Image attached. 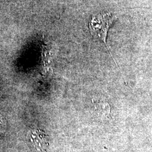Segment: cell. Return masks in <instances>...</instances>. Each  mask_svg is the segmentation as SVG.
Wrapping results in <instances>:
<instances>
[{
    "mask_svg": "<svg viewBox=\"0 0 152 152\" xmlns=\"http://www.w3.org/2000/svg\"><path fill=\"white\" fill-rule=\"evenodd\" d=\"M93 103L94 113L99 120L105 121L110 118V107L107 101L97 100L93 101Z\"/></svg>",
    "mask_w": 152,
    "mask_h": 152,
    "instance_id": "obj_2",
    "label": "cell"
},
{
    "mask_svg": "<svg viewBox=\"0 0 152 152\" xmlns=\"http://www.w3.org/2000/svg\"><path fill=\"white\" fill-rule=\"evenodd\" d=\"M115 19L116 16L112 15L110 13L100 14L92 17L88 26L91 35L94 38L102 41L105 44L115 63L117 64L107 44V36L109 28Z\"/></svg>",
    "mask_w": 152,
    "mask_h": 152,
    "instance_id": "obj_1",
    "label": "cell"
},
{
    "mask_svg": "<svg viewBox=\"0 0 152 152\" xmlns=\"http://www.w3.org/2000/svg\"><path fill=\"white\" fill-rule=\"evenodd\" d=\"M32 141L34 147L41 152L45 151L48 145L47 136L41 131L36 132L35 135H32Z\"/></svg>",
    "mask_w": 152,
    "mask_h": 152,
    "instance_id": "obj_3",
    "label": "cell"
}]
</instances>
